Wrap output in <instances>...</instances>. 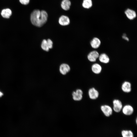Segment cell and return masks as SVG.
I'll return each mask as SVG.
<instances>
[{
	"instance_id": "6da1fadb",
	"label": "cell",
	"mask_w": 137,
	"mask_h": 137,
	"mask_svg": "<svg viewBox=\"0 0 137 137\" xmlns=\"http://www.w3.org/2000/svg\"><path fill=\"white\" fill-rule=\"evenodd\" d=\"M48 14L44 10L40 11L38 9L34 10L30 15V21L33 25L37 27H40L46 22Z\"/></svg>"
},
{
	"instance_id": "7a4b0ae2",
	"label": "cell",
	"mask_w": 137,
	"mask_h": 137,
	"mask_svg": "<svg viewBox=\"0 0 137 137\" xmlns=\"http://www.w3.org/2000/svg\"><path fill=\"white\" fill-rule=\"evenodd\" d=\"M53 45V42L50 39H48L47 40L44 39L42 42L41 47L43 50L48 52L50 49L52 48Z\"/></svg>"
},
{
	"instance_id": "3957f363",
	"label": "cell",
	"mask_w": 137,
	"mask_h": 137,
	"mask_svg": "<svg viewBox=\"0 0 137 137\" xmlns=\"http://www.w3.org/2000/svg\"><path fill=\"white\" fill-rule=\"evenodd\" d=\"M101 111L107 117H109L112 114L113 110L112 108L109 106L107 105H104L100 107Z\"/></svg>"
},
{
	"instance_id": "277c9868",
	"label": "cell",
	"mask_w": 137,
	"mask_h": 137,
	"mask_svg": "<svg viewBox=\"0 0 137 137\" xmlns=\"http://www.w3.org/2000/svg\"><path fill=\"white\" fill-rule=\"evenodd\" d=\"M113 103L114 111L117 113L119 112L123 107L121 101L118 99H115L113 100Z\"/></svg>"
},
{
	"instance_id": "5b68a950",
	"label": "cell",
	"mask_w": 137,
	"mask_h": 137,
	"mask_svg": "<svg viewBox=\"0 0 137 137\" xmlns=\"http://www.w3.org/2000/svg\"><path fill=\"white\" fill-rule=\"evenodd\" d=\"M83 92L80 89H77L76 91L73 92L72 93L73 98L76 101L81 100L83 97Z\"/></svg>"
},
{
	"instance_id": "8992f818",
	"label": "cell",
	"mask_w": 137,
	"mask_h": 137,
	"mask_svg": "<svg viewBox=\"0 0 137 137\" xmlns=\"http://www.w3.org/2000/svg\"><path fill=\"white\" fill-rule=\"evenodd\" d=\"M122 110L123 113L126 115H130L132 114L134 111L133 107L129 105H127L123 107Z\"/></svg>"
},
{
	"instance_id": "52a82bcc",
	"label": "cell",
	"mask_w": 137,
	"mask_h": 137,
	"mask_svg": "<svg viewBox=\"0 0 137 137\" xmlns=\"http://www.w3.org/2000/svg\"><path fill=\"white\" fill-rule=\"evenodd\" d=\"M89 98L92 99L94 100L97 98L99 95L98 91L94 88H90L88 91Z\"/></svg>"
},
{
	"instance_id": "ba28073f",
	"label": "cell",
	"mask_w": 137,
	"mask_h": 137,
	"mask_svg": "<svg viewBox=\"0 0 137 137\" xmlns=\"http://www.w3.org/2000/svg\"><path fill=\"white\" fill-rule=\"evenodd\" d=\"M99 56L98 52L94 50L88 54L87 57L89 61L92 62H94L96 61Z\"/></svg>"
},
{
	"instance_id": "9c48e42d",
	"label": "cell",
	"mask_w": 137,
	"mask_h": 137,
	"mask_svg": "<svg viewBox=\"0 0 137 137\" xmlns=\"http://www.w3.org/2000/svg\"><path fill=\"white\" fill-rule=\"evenodd\" d=\"M121 89L123 92L126 93H129L131 90V83L128 81L124 82L122 84Z\"/></svg>"
},
{
	"instance_id": "30bf717a",
	"label": "cell",
	"mask_w": 137,
	"mask_h": 137,
	"mask_svg": "<svg viewBox=\"0 0 137 137\" xmlns=\"http://www.w3.org/2000/svg\"><path fill=\"white\" fill-rule=\"evenodd\" d=\"M70 68L67 64L63 63L60 66L59 71L60 73L63 75H65L70 71Z\"/></svg>"
},
{
	"instance_id": "8fae6325",
	"label": "cell",
	"mask_w": 137,
	"mask_h": 137,
	"mask_svg": "<svg viewBox=\"0 0 137 137\" xmlns=\"http://www.w3.org/2000/svg\"><path fill=\"white\" fill-rule=\"evenodd\" d=\"M70 22L69 18L67 16L64 15L61 16L59 20V24L62 26L68 25L69 24Z\"/></svg>"
},
{
	"instance_id": "7c38bea8",
	"label": "cell",
	"mask_w": 137,
	"mask_h": 137,
	"mask_svg": "<svg viewBox=\"0 0 137 137\" xmlns=\"http://www.w3.org/2000/svg\"><path fill=\"white\" fill-rule=\"evenodd\" d=\"M127 17L129 19L132 20L135 18L136 16L135 12L132 10L128 9L125 12Z\"/></svg>"
},
{
	"instance_id": "4fadbf2b",
	"label": "cell",
	"mask_w": 137,
	"mask_h": 137,
	"mask_svg": "<svg viewBox=\"0 0 137 137\" xmlns=\"http://www.w3.org/2000/svg\"><path fill=\"white\" fill-rule=\"evenodd\" d=\"M101 42L100 40L96 37L93 38L90 42V44L91 47L95 49L98 48Z\"/></svg>"
},
{
	"instance_id": "5bb4252c",
	"label": "cell",
	"mask_w": 137,
	"mask_h": 137,
	"mask_svg": "<svg viewBox=\"0 0 137 137\" xmlns=\"http://www.w3.org/2000/svg\"><path fill=\"white\" fill-rule=\"evenodd\" d=\"M12 11L9 8H6L3 9L1 11V14L4 18H9L12 14Z\"/></svg>"
},
{
	"instance_id": "9a60e30c",
	"label": "cell",
	"mask_w": 137,
	"mask_h": 137,
	"mask_svg": "<svg viewBox=\"0 0 137 137\" xmlns=\"http://www.w3.org/2000/svg\"><path fill=\"white\" fill-rule=\"evenodd\" d=\"M92 72L96 74H99L101 72L102 68L101 66L98 63H95L92 66Z\"/></svg>"
},
{
	"instance_id": "2e32d148",
	"label": "cell",
	"mask_w": 137,
	"mask_h": 137,
	"mask_svg": "<svg viewBox=\"0 0 137 137\" xmlns=\"http://www.w3.org/2000/svg\"><path fill=\"white\" fill-rule=\"evenodd\" d=\"M71 5V2L69 0H63L61 4L62 8L65 10H68Z\"/></svg>"
},
{
	"instance_id": "e0dca14e",
	"label": "cell",
	"mask_w": 137,
	"mask_h": 137,
	"mask_svg": "<svg viewBox=\"0 0 137 137\" xmlns=\"http://www.w3.org/2000/svg\"><path fill=\"white\" fill-rule=\"evenodd\" d=\"M99 59L100 62L105 63H108L109 61V57L105 53H102L99 55Z\"/></svg>"
},
{
	"instance_id": "ac0fdd59",
	"label": "cell",
	"mask_w": 137,
	"mask_h": 137,
	"mask_svg": "<svg viewBox=\"0 0 137 137\" xmlns=\"http://www.w3.org/2000/svg\"><path fill=\"white\" fill-rule=\"evenodd\" d=\"M123 137H133L132 132L130 130H123L121 132Z\"/></svg>"
},
{
	"instance_id": "d6986e66",
	"label": "cell",
	"mask_w": 137,
	"mask_h": 137,
	"mask_svg": "<svg viewBox=\"0 0 137 137\" xmlns=\"http://www.w3.org/2000/svg\"><path fill=\"white\" fill-rule=\"evenodd\" d=\"M92 5L91 0H84L82 5L83 7L85 8L88 9L91 7Z\"/></svg>"
},
{
	"instance_id": "ffe728a7",
	"label": "cell",
	"mask_w": 137,
	"mask_h": 137,
	"mask_svg": "<svg viewBox=\"0 0 137 137\" xmlns=\"http://www.w3.org/2000/svg\"><path fill=\"white\" fill-rule=\"evenodd\" d=\"M20 3L24 5H27L28 4L30 1V0H19Z\"/></svg>"
},
{
	"instance_id": "44dd1931",
	"label": "cell",
	"mask_w": 137,
	"mask_h": 137,
	"mask_svg": "<svg viewBox=\"0 0 137 137\" xmlns=\"http://www.w3.org/2000/svg\"><path fill=\"white\" fill-rule=\"evenodd\" d=\"M122 37L123 39L126 40L127 41H128L129 40V39L126 36V35H124L122 36Z\"/></svg>"
},
{
	"instance_id": "7402d4cb",
	"label": "cell",
	"mask_w": 137,
	"mask_h": 137,
	"mask_svg": "<svg viewBox=\"0 0 137 137\" xmlns=\"http://www.w3.org/2000/svg\"><path fill=\"white\" fill-rule=\"evenodd\" d=\"M4 94L3 93L0 91V98L3 96Z\"/></svg>"
}]
</instances>
